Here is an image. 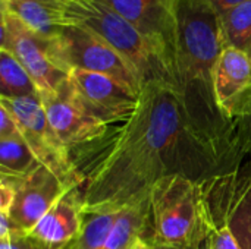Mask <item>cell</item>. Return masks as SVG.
Wrapping results in <instances>:
<instances>
[{
	"label": "cell",
	"mask_w": 251,
	"mask_h": 249,
	"mask_svg": "<svg viewBox=\"0 0 251 249\" xmlns=\"http://www.w3.org/2000/svg\"><path fill=\"white\" fill-rule=\"evenodd\" d=\"M244 123L206 114L174 84L143 85L131 117L74 160L84 216L140 203L171 175L201 181L224 170L250 141Z\"/></svg>",
	"instance_id": "cell-1"
},
{
	"label": "cell",
	"mask_w": 251,
	"mask_h": 249,
	"mask_svg": "<svg viewBox=\"0 0 251 249\" xmlns=\"http://www.w3.org/2000/svg\"><path fill=\"white\" fill-rule=\"evenodd\" d=\"M199 249H251V138L224 170L199 181Z\"/></svg>",
	"instance_id": "cell-2"
},
{
	"label": "cell",
	"mask_w": 251,
	"mask_h": 249,
	"mask_svg": "<svg viewBox=\"0 0 251 249\" xmlns=\"http://www.w3.org/2000/svg\"><path fill=\"white\" fill-rule=\"evenodd\" d=\"M224 48L218 12L201 0H182L176 48L179 88L191 104L215 119H222L215 103L213 75Z\"/></svg>",
	"instance_id": "cell-3"
},
{
	"label": "cell",
	"mask_w": 251,
	"mask_h": 249,
	"mask_svg": "<svg viewBox=\"0 0 251 249\" xmlns=\"http://www.w3.org/2000/svg\"><path fill=\"white\" fill-rule=\"evenodd\" d=\"M69 25H79L112 45L134 69L141 88L149 82L179 87L178 78L159 50L124 16L101 0H62Z\"/></svg>",
	"instance_id": "cell-4"
},
{
	"label": "cell",
	"mask_w": 251,
	"mask_h": 249,
	"mask_svg": "<svg viewBox=\"0 0 251 249\" xmlns=\"http://www.w3.org/2000/svg\"><path fill=\"white\" fill-rule=\"evenodd\" d=\"M144 239L153 247L200 248L199 181L184 175H171L153 185L149 229Z\"/></svg>",
	"instance_id": "cell-5"
},
{
	"label": "cell",
	"mask_w": 251,
	"mask_h": 249,
	"mask_svg": "<svg viewBox=\"0 0 251 249\" xmlns=\"http://www.w3.org/2000/svg\"><path fill=\"white\" fill-rule=\"evenodd\" d=\"M49 123L69 151L72 161L101 144L116 126L96 114L68 81L53 94L41 95Z\"/></svg>",
	"instance_id": "cell-6"
},
{
	"label": "cell",
	"mask_w": 251,
	"mask_h": 249,
	"mask_svg": "<svg viewBox=\"0 0 251 249\" xmlns=\"http://www.w3.org/2000/svg\"><path fill=\"white\" fill-rule=\"evenodd\" d=\"M0 106L6 107L13 116L19 126L21 136L40 164L53 172L69 188H79L81 179L72 157L50 126L41 95L22 98L0 97Z\"/></svg>",
	"instance_id": "cell-7"
},
{
	"label": "cell",
	"mask_w": 251,
	"mask_h": 249,
	"mask_svg": "<svg viewBox=\"0 0 251 249\" xmlns=\"http://www.w3.org/2000/svg\"><path fill=\"white\" fill-rule=\"evenodd\" d=\"M53 41L56 57L68 73L79 69L107 75L140 94L141 82L129 63L90 29L79 25H68Z\"/></svg>",
	"instance_id": "cell-8"
},
{
	"label": "cell",
	"mask_w": 251,
	"mask_h": 249,
	"mask_svg": "<svg viewBox=\"0 0 251 249\" xmlns=\"http://www.w3.org/2000/svg\"><path fill=\"white\" fill-rule=\"evenodd\" d=\"M0 48L10 51L38 87L40 95L56 92L69 78L60 66L54 38L43 37L29 29L19 18L0 9Z\"/></svg>",
	"instance_id": "cell-9"
},
{
	"label": "cell",
	"mask_w": 251,
	"mask_h": 249,
	"mask_svg": "<svg viewBox=\"0 0 251 249\" xmlns=\"http://www.w3.org/2000/svg\"><path fill=\"white\" fill-rule=\"evenodd\" d=\"M132 23L176 73L179 10L182 0H101ZM178 78V73H176ZM179 84V82H178Z\"/></svg>",
	"instance_id": "cell-10"
},
{
	"label": "cell",
	"mask_w": 251,
	"mask_h": 249,
	"mask_svg": "<svg viewBox=\"0 0 251 249\" xmlns=\"http://www.w3.org/2000/svg\"><path fill=\"white\" fill-rule=\"evenodd\" d=\"M215 103L219 114L228 123L251 117V56L225 47L213 75Z\"/></svg>",
	"instance_id": "cell-11"
},
{
	"label": "cell",
	"mask_w": 251,
	"mask_h": 249,
	"mask_svg": "<svg viewBox=\"0 0 251 249\" xmlns=\"http://www.w3.org/2000/svg\"><path fill=\"white\" fill-rule=\"evenodd\" d=\"M12 185L15 186V200L9 211L10 235H26L68 191L75 189L65 185L44 166Z\"/></svg>",
	"instance_id": "cell-12"
},
{
	"label": "cell",
	"mask_w": 251,
	"mask_h": 249,
	"mask_svg": "<svg viewBox=\"0 0 251 249\" xmlns=\"http://www.w3.org/2000/svg\"><path fill=\"white\" fill-rule=\"evenodd\" d=\"M69 81L82 101L112 125L126 122L138 106L140 94L107 75L74 69Z\"/></svg>",
	"instance_id": "cell-13"
},
{
	"label": "cell",
	"mask_w": 251,
	"mask_h": 249,
	"mask_svg": "<svg viewBox=\"0 0 251 249\" xmlns=\"http://www.w3.org/2000/svg\"><path fill=\"white\" fill-rule=\"evenodd\" d=\"M84 223L79 188L68 191L26 235L40 249H69Z\"/></svg>",
	"instance_id": "cell-14"
},
{
	"label": "cell",
	"mask_w": 251,
	"mask_h": 249,
	"mask_svg": "<svg viewBox=\"0 0 251 249\" xmlns=\"http://www.w3.org/2000/svg\"><path fill=\"white\" fill-rule=\"evenodd\" d=\"M0 9L10 12L29 29L47 38H56L69 25L62 0H0Z\"/></svg>",
	"instance_id": "cell-15"
},
{
	"label": "cell",
	"mask_w": 251,
	"mask_h": 249,
	"mask_svg": "<svg viewBox=\"0 0 251 249\" xmlns=\"http://www.w3.org/2000/svg\"><path fill=\"white\" fill-rule=\"evenodd\" d=\"M150 197L125 207L113 225V229L101 249H129L132 244L144 238L149 229Z\"/></svg>",
	"instance_id": "cell-16"
},
{
	"label": "cell",
	"mask_w": 251,
	"mask_h": 249,
	"mask_svg": "<svg viewBox=\"0 0 251 249\" xmlns=\"http://www.w3.org/2000/svg\"><path fill=\"white\" fill-rule=\"evenodd\" d=\"M40 161L21 135L0 139V178L16 183L40 167Z\"/></svg>",
	"instance_id": "cell-17"
},
{
	"label": "cell",
	"mask_w": 251,
	"mask_h": 249,
	"mask_svg": "<svg viewBox=\"0 0 251 249\" xmlns=\"http://www.w3.org/2000/svg\"><path fill=\"white\" fill-rule=\"evenodd\" d=\"M225 47L251 56V0H243L218 13Z\"/></svg>",
	"instance_id": "cell-18"
},
{
	"label": "cell",
	"mask_w": 251,
	"mask_h": 249,
	"mask_svg": "<svg viewBox=\"0 0 251 249\" xmlns=\"http://www.w3.org/2000/svg\"><path fill=\"white\" fill-rule=\"evenodd\" d=\"M40 95L31 75L7 50L0 48V97L22 98Z\"/></svg>",
	"instance_id": "cell-19"
},
{
	"label": "cell",
	"mask_w": 251,
	"mask_h": 249,
	"mask_svg": "<svg viewBox=\"0 0 251 249\" xmlns=\"http://www.w3.org/2000/svg\"><path fill=\"white\" fill-rule=\"evenodd\" d=\"M119 216L116 213H99L84 216V223L78 238L69 249H101L106 244L113 225Z\"/></svg>",
	"instance_id": "cell-20"
},
{
	"label": "cell",
	"mask_w": 251,
	"mask_h": 249,
	"mask_svg": "<svg viewBox=\"0 0 251 249\" xmlns=\"http://www.w3.org/2000/svg\"><path fill=\"white\" fill-rule=\"evenodd\" d=\"M21 135L19 126L13 116L9 113V110L3 106H0V139L12 138Z\"/></svg>",
	"instance_id": "cell-21"
},
{
	"label": "cell",
	"mask_w": 251,
	"mask_h": 249,
	"mask_svg": "<svg viewBox=\"0 0 251 249\" xmlns=\"http://www.w3.org/2000/svg\"><path fill=\"white\" fill-rule=\"evenodd\" d=\"M0 249H40L24 235L13 233L9 239L0 241Z\"/></svg>",
	"instance_id": "cell-22"
},
{
	"label": "cell",
	"mask_w": 251,
	"mask_h": 249,
	"mask_svg": "<svg viewBox=\"0 0 251 249\" xmlns=\"http://www.w3.org/2000/svg\"><path fill=\"white\" fill-rule=\"evenodd\" d=\"M201 1L207 3V4L212 6L218 13H221V12H224L225 9H228V7H231V6H234V4H237V3H240V1H243V0H201Z\"/></svg>",
	"instance_id": "cell-23"
},
{
	"label": "cell",
	"mask_w": 251,
	"mask_h": 249,
	"mask_svg": "<svg viewBox=\"0 0 251 249\" xmlns=\"http://www.w3.org/2000/svg\"><path fill=\"white\" fill-rule=\"evenodd\" d=\"M129 249H154V247L150 242H147L144 238H140L132 244V247Z\"/></svg>",
	"instance_id": "cell-24"
},
{
	"label": "cell",
	"mask_w": 251,
	"mask_h": 249,
	"mask_svg": "<svg viewBox=\"0 0 251 249\" xmlns=\"http://www.w3.org/2000/svg\"><path fill=\"white\" fill-rule=\"evenodd\" d=\"M154 249H175V248H168V247H154Z\"/></svg>",
	"instance_id": "cell-25"
}]
</instances>
